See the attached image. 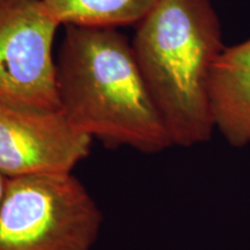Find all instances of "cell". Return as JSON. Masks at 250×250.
<instances>
[{
	"instance_id": "obj_5",
	"label": "cell",
	"mask_w": 250,
	"mask_h": 250,
	"mask_svg": "<svg viewBox=\"0 0 250 250\" xmlns=\"http://www.w3.org/2000/svg\"><path fill=\"white\" fill-rule=\"evenodd\" d=\"M92 142L61 109L0 103V175L6 179L71 174Z\"/></svg>"
},
{
	"instance_id": "obj_8",
	"label": "cell",
	"mask_w": 250,
	"mask_h": 250,
	"mask_svg": "<svg viewBox=\"0 0 250 250\" xmlns=\"http://www.w3.org/2000/svg\"><path fill=\"white\" fill-rule=\"evenodd\" d=\"M6 187H7V179L2 176V175H0V205H1L2 198H4Z\"/></svg>"
},
{
	"instance_id": "obj_3",
	"label": "cell",
	"mask_w": 250,
	"mask_h": 250,
	"mask_svg": "<svg viewBox=\"0 0 250 250\" xmlns=\"http://www.w3.org/2000/svg\"><path fill=\"white\" fill-rule=\"evenodd\" d=\"M101 226L98 204L72 173L7 179L0 250H92Z\"/></svg>"
},
{
	"instance_id": "obj_1",
	"label": "cell",
	"mask_w": 250,
	"mask_h": 250,
	"mask_svg": "<svg viewBox=\"0 0 250 250\" xmlns=\"http://www.w3.org/2000/svg\"><path fill=\"white\" fill-rule=\"evenodd\" d=\"M56 83L68 121L107 147L155 154L174 146L132 45L116 28L65 26Z\"/></svg>"
},
{
	"instance_id": "obj_2",
	"label": "cell",
	"mask_w": 250,
	"mask_h": 250,
	"mask_svg": "<svg viewBox=\"0 0 250 250\" xmlns=\"http://www.w3.org/2000/svg\"><path fill=\"white\" fill-rule=\"evenodd\" d=\"M131 45L173 145L208 142L215 130L208 83L226 46L211 0H158Z\"/></svg>"
},
{
	"instance_id": "obj_4",
	"label": "cell",
	"mask_w": 250,
	"mask_h": 250,
	"mask_svg": "<svg viewBox=\"0 0 250 250\" xmlns=\"http://www.w3.org/2000/svg\"><path fill=\"white\" fill-rule=\"evenodd\" d=\"M59 26L42 0H0V103L61 109L52 55Z\"/></svg>"
},
{
	"instance_id": "obj_7",
	"label": "cell",
	"mask_w": 250,
	"mask_h": 250,
	"mask_svg": "<svg viewBox=\"0 0 250 250\" xmlns=\"http://www.w3.org/2000/svg\"><path fill=\"white\" fill-rule=\"evenodd\" d=\"M158 0H42L50 18L62 26H137Z\"/></svg>"
},
{
	"instance_id": "obj_6",
	"label": "cell",
	"mask_w": 250,
	"mask_h": 250,
	"mask_svg": "<svg viewBox=\"0 0 250 250\" xmlns=\"http://www.w3.org/2000/svg\"><path fill=\"white\" fill-rule=\"evenodd\" d=\"M208 96L215 130L230 146L250 144V39L225 46L212 67Z\"/></svg>"
}]
</instances>
